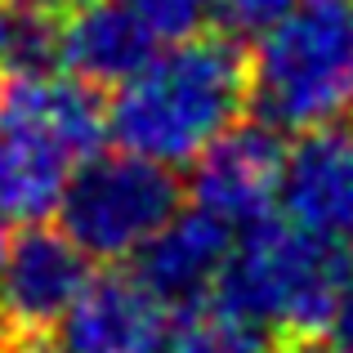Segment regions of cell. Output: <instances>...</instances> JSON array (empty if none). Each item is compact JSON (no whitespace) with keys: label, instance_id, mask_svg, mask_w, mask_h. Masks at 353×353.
Wrapping results in <instances>:
<instances>
[{"label":"cell","instance_id":"obj_1","mask_svg":"<svg viewBox=\"0 0 353 353\" xmlns=\"http://www.w3.org/2000/svg\"><path fill=\"white\" fill-rule=\"evenodd\" d=\"M246 112V54L224 32L157 50L108 103V139L161 165H188Z\"/></svg>","mask_w":353,"mask_h":353},{"label":"cell","instance_id":"obj_2","mask_svg":"<svg viewBox=\"0 0 353 353\" xmlns=\"http://www.w3.org/2000/svg\"><path fill=\"white\" fill-rule=\"evenodd\" d=\"M349 277L353 264L345 241L264 215L237 228L210 300L273 340H322Z\"/></svg>","mask_w":353,"mask_h":353},{"label":"cell","instance_id":"obj_3","mask_svg":"<svg viewBox=\"0 0 353 353\" xmlns=\"http://www.w3.org/2000/svg\"><path fill=\"white\" fill-rule=\"evenodd\" d=\"M246 108L282 134L353 108V0H300L246 59Z\"/></svg>","mask_w":353,"mask_h":353},{"label":"cell","instance_id":"obj_4","mask_svg":"<svg viewBox=\"0 0 353 353\" xmlns=\"http://www.w3.org/2000/svg\"><path fill=\"white\" fill-rule=\"evenodd\" d=\"M183 183L174 165L148 161L139 152H90L68 174L59 197V228L99 264L130 259L165 219L179 210Z\"/></svg>","mask_w":353,"mask_h":353},{"label":"cell","instance_id":"obj_5","mask_svg":"<svg viewBox=\"0 0 353 353\" xmlns=\"http://www.w3.org/2000/svg\"><path fill=\"white\" fill-rule=\"evenodd\" d=\"M286 143L282 130L250 117L233 121L219 139H210L192 157V206H206L210 215L228 219L233 228H246L255 219L273 215L277 183H282Z\"/></svg>","mask_w":353,"mask_h":353},{"label":"cell","instance_id":"obj_6","mask_svg":"<svg viewBox=\"0 0 353 353\" xmlns=\"http://www.w3.org/2000/svg\"><path fill=\"white\" fill-rule=\"evenodd\" d=\"M174 313L134 273H94L85 291L50 327L59 353H157Z\"/></svg>","mask_w":353,"mask_h":353},{"label":"cell","instance_id":"obj_7","mask_svg":"<svg viewBox=\"0 0 353 353\" xmlns=\"http://www.w3.org/2000/svg\"><path fill=\"white\" fill-rule=\"evenodd\" d=\"M237 228L206 206L174 210L143 246L134 250V277L179 318L215 295L219 273L233 255Z\"/></svg>","mask_w":353,"mask_h":353},{"label":"cell","instance_id":"obj_8","mask_svg":"<svg viewBox=\"0 0 353 353\" xmlns=\"http://www.w3.org/2000/svg\"><path fill=\"white\" fill-rule=\"evenodd\" d=\"M277 206L309 233L349 241L353 237V121L300 130L282 161Z\"/></svg>","mask_w":353,"mask_h":353},{"label":"cell","instance_id":"obj_9","mask_svg":"<svg viewBox=\"0 0 353 353\" xmlns=\"http://www.w3.org/2000/svg\"><path fill=\"white\" fill-rule=\"evenodd\" d=\"M90 264L94 259L63 228H50L45 219L23 224L0 264V304L14 331H50L94 277Z\"/></svg>","mask_w":353,"mask_h":353},{"label":"cell","instance_id":"obj_10","mask_svg":"<svg viewBox=\"0 0 353 353\" xmlns=\"http://www.w3.org/2000/svg\"><path fill=\"white\" fill-rule=\"evenodd\" d=\"M157 54V36L121 0H85L59 18V72L117 90Z\"/></svg>","mask_w":353,"mask_h":353},{"label":"cell","instance_id":"obj_11","mask_svg":"<svg viewBox=\"0 0 353 353\" xmlns=\"http://www.w3.org/2000/svg\"><path fill=\"white\" fill-rule=\"evenodd\" d=\"M77 152L41 130L36 121L0 108V215L18 224H41L59 210Z\"/></svg>","mask_w":353,"mask_h":353},{"label":"cell","instance_id":"obj_12","mask_svg":"<svg viewBox=\"0 0 353 353\" xmlns=\"http://www.w3.org/2000/svg\"><path fill=\"white\" fill-rule=\"evenodd\" d=\"M259 340L250 336L246 327H233V318H219V309L210 304H197V309L179 313L170 327V340H165L157 353H259Z\"/></svg>","mask_w":353,"mask_h":353},{"label":"cell","instance_id":"obj_13","mask_svg":"<svg viewBox=\"0 0 353 353\" xmlns=\"http://www.w3.org/2000/svg\"><path fill=\"white\" fill-rule=\"evenodd\" d=\"M157 41H188V36L206 32L215 0H121Z\"/></svg>","mask_w":353,"mask_h":353},{"label":"cell","instance_id":"obj_14","mask_svg":"<svg viewBox=\"0 0 353 353\" xmlns=\"http://www.w3.org/2000/svg\"><path fill=\"white\" fill-rule=\"evenodd\" d=\"M300 5V0H215V14H210V23L219 27L224 36H233L241 45H255L264 32H273L277 23H282L291 9Z\"/></svg>","mask_w":353,"mask_h":353},{"label":"cell","instance_id":"obj_15","mask_svg":"<svg viewBox=\"0 0 353 353\" xmlns=\"http://www.w3.org/2000/svg\"><path fill=\"white\" fill-rule=\"evenodd\" d=\"M322 353H353V277L340 291L336 313H331L327 331H322Z\"/></svg>","mask_w":353,"mask_h":353},{"label":"cell","instance_id":"obj_16","mask_svg":"<svg viewBox=\"0 0 353 353\" xmlns=\"http://www.w3.org/2000/svg\"><path fill=\"white\" fill-rule=\"evenodd\" d=\"M9 9H18V14H45V18H63L72 14L77 5H85V0H5Z\"/></svg>","mask_w":353,"mask_h":353},{"label":"cell","instance_id":"obj_17","mask_svg":"<svg viewBox=\"0 0 353 353\" xmlns=\"http://www.w3.org/2000/svg\"><path fill=\"white\" fill-rule=\"evenodd\" d=\"M9 45H14V9L0 0V81L9 77Z\"/></svg>","mask_w":353,"mask_h":353},{"label":"cell","instance_id":"obj_18","mask_svg":"<svg viewBox=\"0 0 353 353\" xmlns=\"http://www.w3.org/2000/svg\"><path fill=\"white\" fill-rule=\"evenodd\" d=\"M14 336H18V331H14V322H9L5 304H0V349H9V345H14Z\"/></svg>","mask_w":353,"mask_h":353},{"label":"cell","instance_id":"obj_19","mask_svg":"<svg viewBox=\"0 0 353 353\" xmlns=\"http://www.w3.org/2000/svg\"><path fill=\"white\" fill-rule=\"evenodd\" d=\"M5 250H9V219L0 215V264H5Z\"/></svg>","mask_w":353,"mask_h":353},{"label":"cell","instance_id":"obj_20","mask_svg":"<svg viewBox=\"0 0 353 353\" xmlns=\"http://www.w3.org/2000/svg\"><path fill=\"white\" fill-rule=\"evenodd\" d=\"M0 353H9V349H0Z\"/></svg>","mask_w":353,"mask_h":353}]
</instances>
